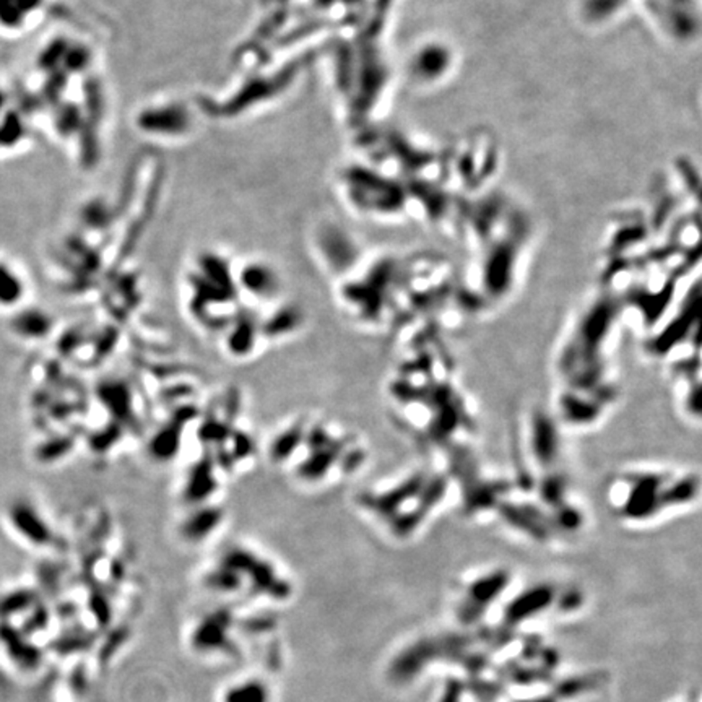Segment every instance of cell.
Returning a JSON list of instances; mask_svg holds the SVG:
<instances>
[{
	"label": "cell",
	"instance_id": "3957f363",
	"mask_svg": "<svg viewBox=\"0 0 702 702\" xmlns=\"http://www.w3.org/2000/svg\"><path fill=\"white\" fill-rule=\"evenodd\" d=\"M652 25L670 41L689 43L698 36L699 0H642Z\"/></svg>",
	"mask_w": 702,
	"mask_h": 702
},
{
	"label": "cell",
	"instance_id": "5b68a950",
	"mask_svg": "<svg viewBox=\"0 0 702 702\" xmlns=\"http://www.w3.org/2000/svg\"><path fill=\"white\" fill-rule=\"evenodd\" d=\"M23 293L22 280L5 264H0V303L13 304Z\"/></svg>",
	"mask_w": 702,
	"mask_h": 702
},
{
	"label": "cell",
	"instance_id": "7a4b0ae2",
	"mask_svg": "<svg viewBox=\"0 0 702 702\" xmlns=\"http://www.w3.org/2000/svg\"><path fill=\"white\" fill-rule=\"evenodd\" d=\"M449 478L429 468L403 475L397 483L373 496L368 504L394 537L410 540L441 509Z\"/></svg>",
	"mask_w": 702,
	"mask_h": 702
},
{
	"label": "cell",
	"instance_id": "6da1fadb",
	"mask_svg": "<svg viewBox=\"0 0 702 702\" xmlns=\"http://www.w3.org/2000/svg\"><path fill=\"white\" fill-rule=\"evenodd\" d=\"M605 498L620 522L647 527L691 507L699 498V477L675 467L628 468L610 477Z\"/></svg>",
	"mask_w": 702,
	"mask_h": 702
},
{
	"label": "cell",
	"instance_id": "8992f818",
	"mask_svg": "<svg viewBox=\"0 0 702 702\" xmlns=\"http://www.w3.org/2000/svg\"><path fill=\"white\" fill-rule=\"evenodd\" d=\"M5 104H7V96L0 90V117L4 116V109H5Z\"/></svg>",
	"mask_w": 702,
	"mask_h": 702
},
{
	"label": "cell",
	"instance_id": "277c9868",
	"mask_svg": "<svg viewBox=\"0 0 702 702\" xmlns=\"http://www.w3.org/2000/svg\"><path fill=\"white\" fill-rule=\"evenodd\" d=\"M41 5V0H0V26L5 30L22 28L25 18Z\"/></svg>",
	"mask_w": 702,
	"mask_h": 702
}]
</instances>
